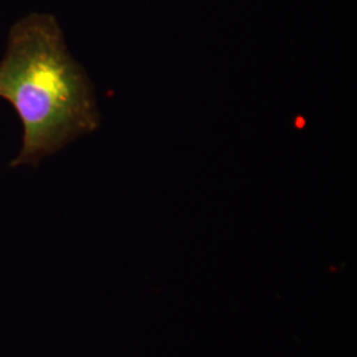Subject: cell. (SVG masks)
<instances>
[{
  "label": "cell",
  "instance_id": "obj_1",
  "mask_svg": "<svg viewBox=\"0 0 357 357\" xmlns=\"http://www.w3.org/2000/svg\"><path fill=\"white\" fill-rule=\"evenodd\" d=\"M0 98L23 125V144L11 167L38 166L100 125L94 90L68 51L57 20L29 13L13 24L0 61Z\"/></svg>",
  "mask_w": 357,
  "mask_h": 357
}]
</instances>
